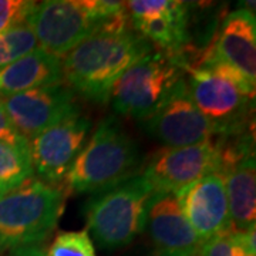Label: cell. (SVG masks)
Returning <instances> with one entry per match:
<instances>
[{"mask_svg":"<svg viewBox=\"0 0 256 256\" xmlns=\"http://www.w3.org/2000/svg\"><path fill=\"white\" fill-rule=\"evenodd\" d=\"M151 52L152 44L131 28L126 14L62 57L64 82L82 98L104 104L120 77Z\"/></svg>","mask_w":256,"mask_h":256,"instance_id":"obj_1","label":"cell"},{"mask_svg":"<svg viewBox=\"0 0 256 256\" xmlns=\"http://www.w3.org/2000/svg\"><path fill=\"white\" fill-rule=\"evenodd\" d=\"M182 70L192 101L220 130L222 138L246 131L255 100V82L205 50L195 63H188L182 57Z\"/></svg>","mask_w":256,"mask_h":256,"instance_id":"obj_2","label":"cell"},{"mask_svg":"<svg viewBox=\"0 0 256 256\" xmlns=\"http://www.w3.org/2000/svg\"><path fill=\"white\" fill-rule=\"evenodd\" d=\"M142 165L136 141L116 117H107L84 144L66 176L73 194H98L140 174Z\"/></svg>","mask_w":256,"mask_h":256,"instance_id":"obj_3","label":"cell"},{"mask_svg":"<svg viewBox=\"0 0 256 256\" xmlns=\"http://www.w3.org/2000/svg\"><path fill=\"white\" fill-rule=\"evenodd\" d=\"M127 14L126 2L46 0L28 16L37 44L47 53L64 57L86 38Z\"/></svg>","mask_w":256,"mask_h":256,"instance_id":"obj_4","label":"cell"},{"mask_svg":"<svg viewBox=\"0 0 256 256\" xmlns=\"http://www.w3.org/2000/svg\"><path fill=\"white\" fill-rule=\"evenodd\" d=\"M66 192L40 180L0 196V254L22 246L40 245L58 224Z\"/></svg>","mask_w":256,"mask_h":256,"instance_id":"obj_5","label":"cell"},{"mask_svg":"<svg viewBox=\"0 0 256 256\" xmlns=\"http://www.w3.org/2000/svg\"><path fill=\"white\" fill-rule=\"evenodd\" d=\"M152 186L141 174L117 186L92 195L84 204L87 232L101 249L114 250L128 246L144 232L146 202Z\"/></svg>","mask_w":256,"mask_h":256,"instance_id":"obj_6","label":"cell"},{"mask_svg":"<svg viewBox=\"0 0 256 256\" xmlns=\"http://www.w3.org/2000/svg\"><path fill=\"white\" fill-rule=\"evenodd\" d=\"M182 53L151 52L132 64L112 87L114 111L140 121L156 112L184 77Z\"/></svg>","mask_w":256,"mask_h":256,"instance_id":"obj_7","label":"cell"},{"mask_svg":"<svg viewBox=\"0 0 256 256\" xmlns=\"http://www.w3.org/2000/svg\"><path fill=\"white\" fill-rule=\"evenodd\" d=\"M222 164L220 138L188 146H162L148 158L140 174L154 191H182L204 176L216 172Z\"/></svg>","mask_w":256,"mask_h":256,"instance_id":"obj_8","label":"cell"},{"mask_svg":"<svg viewBox=\"0 0 256 256\" xmlns=\"http://www.w3.org/2000/svg\"><path fill=\"white\" fill-rule=\"evenodd\" d=\"M146 132L164 146L176 148L222 138L220 131L206 118L192 101L185 76L160 108L141 121Z\"/></svg>","mask_w":256,"mask_h":256,"instance_id":"obj_9","label":"cell"},{"mask_svg":"<svg viewBox=\"0 0 256 256\" xmlns=\"http://www.w3.org/2000/svg\"><path fill=\"white\" fill-rule=\"evenodd\" d=\"M13 127L26 140L82 114L76 92L64 82L0 97Z\"/></svg>","mask_w":256,"mask_h":256,"instance_id":"obj_10","label":"cell"},{"mask_svg":"<svg viewBox=\"0 0 256 256\" xmlns=\"http://www.w3.org/2000/svg\"><path fill=\"white\" fill-rule=\"evenodd\" d=\"M222 164L228 195L229 215L235 229H246L255 225L256 216V166L254 134L240 132L220 138Z\"/></svg>","mask_w":256,"mask_h":256,"instance_id":"obj_11","label":"cell"},{"mask_svg":"<svg viewBox=\"0 0 256 256\" xmlns=\"http://www.w3.org/2000/svg\"><path fill=\"white\" fill-rule=\"evenodd\" d=\"M88 117L77 114L28 140V151L37 180L57 186L66 181L92 130Z\"/></svg>","mask_w":256,"mask_h":256,"instance_id":"obj_12","label":"cell"},{"mask_svg":"<svg viewBox=\"0 0 256 256\" xmlns=\"http://www.w3.org/2000/svg\"><path fill=\"white\" fill-rule=\"evenodd\" d=\"M131 28L165 53L180 54L190 42V6L180 0L126 2Z\"/></svg>","mask_w":256,"mask_h":256,"instance_id":"obj_13","label":"cell"},{"mask_svg":"<svg viewBox=\"0 0 256 256\" xmlns=\"http://www.w3.org/2000/svg\"><path fill=\"white\" fill-rule=\"evenodd\" d=\"M185 218L204 242L232 229L225 180L220 171L175 194Z\"/></svg>","mask_w":256,"mask_h":256,"instance_id":"obj_14","label":"cell"},{"mask_svg":"<svg viewBox=\"0 0 256 256\" xmlns=\"http://www.w3.org/2000/svg\"><path fill=\"white\" fill-rule=\"evenodd\" d=\"M144 230L158 254L198 255L201 240L184 215L176 195L154 191L146 202Z\"/></svg>","mask_w":256,"mask_h":256,"instance_id":"obj_15","label":"cell"},{"mask_svg":"<svg viewBox=\"0 0 256 256\" xmlns=\"http://www.w3.org/2000/svg\"><path fill=\"white\" fill-rule=\"evenodd\" d=\"M208 54L232 66L256 82V20L248 8L230 12L224 18L215 42L206 50Z\"/></svg>","mask_w":256,"mask_h":256,"instance_id":"obj_16","label":"cell"},{"mask_svg":"<svg viewBox=\"0 0 256 256\" xmlns=\"http://www.w3.org/2000/svg\"><path fill=\"white\" fill-rule=\"evenodd\" d=\"M64 82L62 58L37 47L30 54L0 68V97Z\"/></svg>","mask_w":256,"mask_h":256,"instance_id":"obj_17","label":"cell"},{"mask_svg":"<svg viewBox=\"0 0 256 256\" xmlns=\"http://www.w3.org/2000/svg\"><path fill=\"white\" fill-rule=\"evenodd\" d=\"M33 165L28 146L0 142V194L22 186L33 178Z\"/></svg>","mask_w":256,"mask_h":256,"instance_id":"obj_18","label":"cell"},{"mask_svg":"<svg viewBox=\"0 0 256 256\" xmlns=\"http://www.w3.org/2000/svg\"><path fill=\"white\" fill-rule=\"evenodd\" d=\"M37 38L28 22L0 34V68L23 58L37 48Z\"/></svg>","mask_w":256,"mask_h":256,"instance_id":"obj_19","label":"cell"},{"mask_svg":"<svg viewBox=\"0 0 256 256\" xmlns=\"http://www.w3.org/2000/svg\"><path fill=\"white\" fill-rule=\"evenodd\" d=\"M46 256H97L92 238L86 229L56 235Z\"/></svg>","mask_w":256,"mask_h":256,"instance_id":"obj_20","label":"cell"},{"mask_svg":"<svg viewBox=\"0 0 256 256\" xmlns=\"http://www.w3.org/2000/svg\"><path fill=\"white\" fill-rule=\"evenodd\" d=\"M36 4L30 0H0V34L28 22Z\"/></svg>","mask_w":256,"mask_h":256,"instance_id":"obj_21","label":"cell"},{"mask_svg":"<svg viewBox=\"0 0 256 256\" xmlns=\"http://www.w3.org/2000/svg\"><path fill=\"white\" fill-rule=\"evenodd\" d=\"M234 229L215 235L204 240L198 250V256H242L244 250L234 240Z\"/></svg>","mask_w":256,"mask_h":256,"instance_id":"obj_22","label":"cell"},{"mask_svg":"<svg viewBox=\"0 0 256 256\" xmlns=\"http://www.w3.org/2000/svg\"><path fill=\"white\" fill-rule=\"evenodd\" d=\"M0 142L13 144V146H28V141L18 134V131L13 127L9 116L6 114L4 107L0 100Z\"/></svg>","mask_w":256,"mask_h":256,"instance_id":"obj_23","label":"cell"},{"mask_svg":"<svg viewBox=\"0 0 256 256\" xmlns=\"http://www.w3.org/2000/svg\"><path fill=\"white\" fill-rule=\"evenodd\" d=\"M10 256H46V252L40 245L33 246H22L10 250Z\"/></svg>","mask_w":256,"mask_h":256,"instance_id":"obj_24","label":"cell"},{"mask_svg":"<svg viewBox=\"0 0 256 256\" xmlns=\"http://www.w3.org/2000/svg\"><path fill=\"white\" fill-rule=\"evenodd\" d=\"M154 256H198V255H172V254H158V252H156Z\"/></svg>","mask_w":256,"mask_h":256,"instance_id":"obj_25","label":"cell"},{"mask_svg":"<svg viewBox=\"0 0 256 256\" xmlns=\"http://www.w3.org/2000/svg\"><path fill=\"white\" fill-rule=\"evenodd\" d=\"M242 256H248V255H242Z\"/></svg>","mask_w":256,"mask_h":256,"instance_id":"obj_26","label":"cell"},{"mask_svg":"<svg viewBox=\"0 0 256 256\" xmlns=\"http://www.w3.org/2000/svg\"><path fill=\"white\" fill-rule=\"evenodd\" d=\"M0 196H2V194H0Z\"/></svg>","mask_w":256,"mask_h":256,"instance_id":"obj_27","label":"cell"}]
</instances>
